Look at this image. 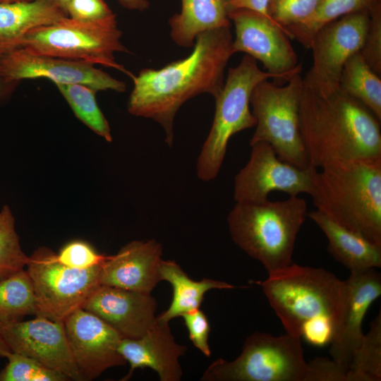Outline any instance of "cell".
Returning a JSON list of instances; mask_svg holds the SVG:
<instances>
[{"label": "cell", "mask_w": 381, "mask_h": 381, "mask_svg": "<svg viewBox=\"0 0 381 381\" xmlns=\"http://www.w3.org/2000/svg\"><path fill=\"white\" fill-rule=\"evenodd\" d=\"M339 89L357 99L381 121V80L367 65L360 52L346 61L340 77Z\"/></svg>", "instance_id": "25"}, {"label": "cell", "mask_w": 381, "mask_h": 381, "mask_svg": "<svg viewBox=\"0 0 381 381\" xmlns=\"http://www.w3.org/2000/svg\"><path fill=\"white\" fill-rule=\"evenodd\" d=\"M186 350V346L176 341L169 322L157 317L143 336L120 340L118 351L131 367L121 380H129L137 368H150L161 381H179L182 376L179 358Z\"/></svg>", "instance_id": "20"}, {"label": "cell", "mask_w": 381, "mask_h": 381, "mask_svg": "<svg viewBox=\"0 0 381 381\" xmlns=\"http://www.w3.org/2000/svg\"><path fill=\"white\" fill-rule=\"evenodd\" d=\"M157 308L151 294L104 285L99 286L82 307L123 338L143 336L155 322Z\"/></svg>", "instance_id": "18"}, {"label": "cell", "mask_w": 381, "mask_h": 381, "mask_svg": "<svg viewBox=\"0 0 381 381\" xmlns=\"http://www.w3.org/2000/svg\"><path fill=\"white\" fill-rule=\"evenodd\" d=\"M344 281L341 315L329 353L332 360L349 370L364 336L362 324L365 313L381 295V274L375 268L352 271Z\"/></svg>", "instance_id": "17"}, {"label": "cell", "mask_w": 381, "mask_h": 381, "mask_svg": "<svg viewBox=\"0 0 381 381\" xmlns=\"http://www.w3.org/2000/svg\"><path fill=\"white\" fill-rule=\"evenodd\" d=\"M307 217V203L298 195L278 201L236 202L227 223L234 243L270 273L292 263L297 235Z\"/></svg>", "instance_id": "5"}, {"label": "cell", "mask_w": 381, "mask_h": 381, "mask_svg": "<svg viewBox=\"0 0 381 381\" xmlns=\"http://www.w3.org/2000/svg\"><path fill=\"white\" fill-rule=\"evenodd\" d=\"M162 246L154 239L133 241L102 265L100 285L151 294L162 281L160 265Z\"/></svg>", "instance_id": "19"}, {"label": "cell", "mask_w": 381, "mask_h": 381, "mask_svg": "<svg viewBox=\"0 0 381 381\" xmlns=\"http://www.w3.org/2000/svg\"><path fill=\"white\" fill-rule=\"evenodd\" d=\"M16 84V83L7 81L0 76V102L12 92Z\"/></svg>", "instance_id": "40"}, {"label": "cell", "mask_w": 381, "mask_h": 381, "mask_svg": "<svg viewBox=\"0 0 381 381\" xmlns=\"http://www.w3.org/2000/svg\"><path fill=\"white\" fill-rule=\"evenodd\" d=\"M29 257L23 251L10 207L0 212V280L24 269Z\"/></svg>", "instance_id": "30"}, {"label": "cell", "mask_w": 381, "mask_h": 381, "mask_svg": "<svg viewBox=\"0 0 381 381\" xmlns=\"http://www.w3.org/2000/svg\"><path fill=\"white\" fill-rule=\"evenodd\" d=\"M370 22L360 53L367 65L381 75V1L369 10Z\"/></svg>", "instance_id": "34"}, {"label": "cell", "mask_w": 381, "mask_h": 381, "mask_svg": "<svg viewBox=\"0 0 381 381\" xmlns=\"http://www.w3.org/2000/svg\"><path fill=\"white\" fill-rule=\"evenodd\" d=\"M298 121L300 134L313 167L381 157L380 121L340 89L323 94L303 83Z\"/></svg>", "instance_id": "2"}, {"label": "cell", "mask_w": 381, "mask_h": 381, "mask_svg": "<svg viewBox=\"0 0 381 381\" xmlns=\"http://www.w3.org/2000/svg\"><path fill=\"white\" fill-rule=\"evenodd\" d=\"M56 258L64 265L78 270H86L102 265L109 255L99 253L85 241L75 240L64 245L59 253H56Z\"/></svg>", "instance_id": "33"}, {"label": "cell", "mask_w": 381, "mask_h": 381, "mask_svg": "<svg viewBox=\"0 0 381 381\" xmlns=\"http://www.w3.org/2000/svg\"><path fill=\"white\" fill-rule=\"evenodd\" d=\"M301 73L294 75L285 86L264 80L253 89L250 104L256 119L250 145L269 143L278 158L296 167H310L299 131V104L302 89Z\"/></svg>", "instance_id": "9"}, {"label": "cell", "mask_w": 381, "mask_h": 381, "mask_svg": "<svg viewBox=\"0 0 381 381\" xmlns=\"http://www.w3.org/2000/svg\"><path fill=\"white\" fill-rule=\"evenodd\" d=\"M66 12V6L69 0H56ZM68 15V14H67Z\"/></svg>", "instance_id": "42"}, {"label": "cell", "mask_w": 381, "mask_h": 381, "mask_svg": "<svg viewBox=\"0 0 381 381\" xmlns=\"http://www.w3.org/2000/svg\"><path fill=\"white\" fill-rule=\"evenodd\" d=\"M125 8L143 11L149 6L148 0H118Z\"/></svg>", "instance_id": "39"}, {"label": "cell", "mask_w": 381, "mask_h": 381, "mask_svg": "<svg viewBox=\"0 0 381 381\" xmlns=\"http://www.w3.org/2000/svg\"><path fill=\"white\" fill-rule=\"evenodd\" d=\"M262 287L286 333L301 338L318 324L335 327L340 318L345 281L322 268L294 263L268 273Z\"/></svg>", "instance_id": "4"}, {"label": "cell", "mask_w": 381, "mask_h": 381, "mask_svg": "<svg viewBox=\"0 0 381 381\" xmlns=\"http://www.w3.org/2000/svg\"><path fill=\"white\" fill-rule=\"evenodd\" d=\"M271 0H222L226 13L237 10L247 9L271 18L269 4Z\"/></svg>", "instance_id": "38"}, {"label": "cell", "mask_w": 381, "mask_h": 381, "mask_svg": "<svg viewBox=\"0 0 381 381\" xmlns=\"http://www.w3.org/2000/svg\"><path fill=\"white\" fill-rule=\"evenodd\" d=\"M348 370L332 359L317 358L308 363L305 381H348Z\"/></svg>", "instance_id": "37"}, {"label": "cell", "mask_w": 381, "mask_h": 381, "mask_svg": "<svg viewBox=\"0 0 381 381\" xmlns=\"http://www.w3.org/2000/svg\"><path fill=\"white\" fill-rule=\"evenodd\" d=\"M250 147L248 162L235 176L236 202H264L274 191L284 192L289 196L311 195L317 168L310 166L301 169L280 160L266 142H258Z\"/></svg>", "instance_id": "12"}, {"label": "cell", "mask_w": 381, "mask_h": 381, "mask_svg": "<svg viewBox=\"0 0 381 381\" xmlns=\"http://www.w3.org/2000/svg\"><path fill=\"white\" fill-rule=\"evenodd\" d=\"M315 171L317 210L341 226L381 245V157L339 161Z\"/></svg>", "instance_id": "3"}, {"label": "cell", "mask_w": 381, "mask_h": 381, "mask_svg": "<svg viewBox=\"0 0 381 381\" xmlns=\"http://www.w3.org/2000/svg\"><path fill=\"white\" fill-rule=\"evenodd\" d=\"M27 272L37 301L36 316L64 321L81 308L100 286L101 266L78 270L61 264L56 253L47 247L37 248L29 257Z\"/></svg>", "instance_id": "10"}, {"label": "cell", "mask_w": 381, "mask_h": 381, "mask_svg": "<svg viewBox=\"0 0 381 381\" xmlns=\"http://www.w3.org/2000/svg\"><path fill=\"white\" fill-rule=\"evenodd\" d=\"M117 23L81 22L68 16L30 30L20 47L36 54L85 61L133 75L115 61L116 52H128Z\"/></svg>", "instance_id": "8"}, {"label": "cell", "mask_w": 381, "mask_h": 381, "mask_svg": "<svg viewBox=\"0 0 381 381\" xmlns=\"http://www.w3.org/2000/svg\"><path fill=\"white\" fill-rule=\"evenodd\" d=\"M230 27L197 36L191 53L159 69L144 68L133 75L128 111L158 123L165 142L174 143V121L179 108L203 93L214 98L224 85V69L234 54Z\"/></svg>", "instance_id": "1"}, {"label": "cell", "mask_w": 381, "mask_h": 381, "mask_svg": "<svg viewBox=\"0 0 381 381\" xmlns=\"http://www.w3.org/2000/svg\"><path fill=\"white\" fill-rule=\"evenodd\" d=\"M180 13L169 20L172 40L192 48L198 35L206 31L230 27L222 0H181Z\"/></svg>", "instance_id": "23"}, {"label": "cell", "mask_w": 381, "mask_h": 381, "mask_svg": "<svg viewBox=\"0 0 381 381\" xmlns=\"http://www.w3.org/2000/svg\"><path fill=\"white\" fill-rule=\"evenodd\" d=\"M227 16L235 27V53H246L274 74L294 75L301 72L289 37L271 18L247 9H237Z\"/></svg>", "instance_id": "14"}, {"label": "cell", "mask_w": 381, "mask_h": 381, "mask_svg": "<svg viewBox=\"0 0 381 381\" xmlns=\"http://www.w3.org/2000/svg\"><path fill=\"white\" fill-rule=\"evenodd\" d=\"M75 116L95 133L112 141L110 126L95 98L97 91L82 84H56Z\"/></svg>", "instance_id": "28"}, {"label": "cell", "mask_w": 381, "mask_h": 381, "mask_svg": "<svg viewBox=\"0 0 381 381\" xmlns=\"http://www.w3.org/2000/svg\"><path fill=\"white\" fill-rule=\"evenodd\" d=\"M33 0H0V3H13L19 1H30Z\"/></svg>", "instance_id": "43"}, {"label": "cell", "mask_w": 381, "mask_h": 381, "mask_svg": "<svg viewBox=\"0 0 381 381\" xmlns=\"http://www.w3.org/2000/svg\"><path fill=\"white\" fill-rule=\"evenodd\" d=\"M64 324L82 380H92L108 368L126 363L118 351L123 337L95 314L81 308L68 315Z\"/></svg>", "instance_id": "15"}, {"label": "cell", "mask_w": 381, "mask_h": 381, "mask_svg": "<svg viewBox=\"0 0 381 381\" xmlns=\"http://www.w3.org/2000/svg\"><path fill=\"white\" fill-rule=\"evenodd\" d=\"M381 380V313L364 334L348 370V381Z\"/></svg>", "instance_id": "29"}, {"label": "cell", "mask_w": 381, "mask_h": 381, "mask_svg": "<svg viewBox=\"0 0 381 381\" xmlns=\"http://www.w3.org/2000/svg\"><path fill=\"white\" fill-rule=\"evenodd\" d=\"M369 22V11H359L321 28L310 46L313 65L302 78L303 84L323 94L339 90L343 67L350 56L361 49Z\"/></svg>", "instance_id": "11"}, {"label": "cell", "mask_w": 381, "mask_h": 381, "mask_svg": "<svg viewBox=\"0 0 381 381\" xmlns=\"http://www.w3.org/2000/svg\"><path fill=\"white\" fill-rule=\"evenodd\" d=\"M0 333L12 352L32 358L47 368L82 380L73 358L64 321L42 316L0 323Z\"/></svg>", "instance_id": "16"}, {"label": "cell", "mask_w": 381, "mask_h": 381, "mask_svg": "<svg viewBox=\"0 0 381 381\" xmlns=\"http://www.w3.org/2000/svg\"><path fill=\"white\" fill-rule=\"evenodd\" d=\"M66 13L81 22L117 23L116 15L104 0H69Z\"/></svg>", "instance_id": "35"}, {"label": "cell", "mask_w": 381, "mask_h": 381, "mask_svg": "<svg viewBox=\"0 0 381 381\" xmlns=\"http://www.w3.org/2000/svg\"><path fill=\"white\" fill-rule=\"evenodd\" d=\"M37 312L33 284L26 270L0 280V323L20 321Z\"/></svg>", "instance_id": "26"}, {"label": "cell", "mask_w": 381, "mask_h": 381, "mask_svg": "<svg viewBox=\"0 0 381 381\" xmlns=\"http://www.w3.org/2000/svg\"><path fill=\"white\" fill-rule=\"evenodd\" d=\"M8 363L0 371V381H66L64 374L28 356L11 352Z\"/></svg>", "instance_id": "31"}, {"label": "cell", "mask_w": 381, "mask_h": 381, "mask_svg": "<svg viewBox=\"0 0 381 381\" xmlns=\"http://www.w3.org/2000/svg\"><path fill=\"white\" fill-rule=\"evenodd\" d=\"M12 352L0 333V357L6 358Z\"/></svg>", "instance_id": "41"}, {"label": "cell", "mask_w": 381, "mask_h": 381, "mask_svg": "<svg viewBox=\"0 0 381 381\" xmlns=\"http://www.w3.org/2000/svg\"><path fill=\"white\" fill-rule=\"evenodd\" d=\"M308 363L301 338L288 333L248 336L234 361L218 358L205 370L202 381H305Z\"/></svg>", "instance_id": "7"}, {"label": "cell", "mask_w": 381, "mask_h": 381, "mask_svg": "<svg viewBox=\"0 0 381 381\" xmlns=\"http://www.w3.org/2000/svg\"><path fill=\"white\" fill-rule=\"evenodd\" d=\"M162 280L172 286L173 296L169 307L157 317L168 322L183 313L200 308L206 292L211 289H231L235 286L226 282L204 278L200 281L191 279L174 260H162Z\"/></svg>", "instance_id": "24"}, {"label": "cell", "mask_w": 381, "mask_h": 381, "mask_svg": "<svg viewBox=\"0 0 381 381\" xmlns=\"http://www.w3.org/2000/svg\"><path fill=\"white\" fill-rule=\"evenodd\" d=\"M381 0H323L315 11L302 22L286 27L289 38L296 39L307 48L318 31L326 24L349 13L369 11Z\"/></svg>", "instance_id": "27"}, {"label": "cell", "mask_w": 381, "mask_h": 381, "mask_svg": "<svg viewBox=\"0 0 381 381\" xmlns=\"http://www.w3.org/2000/svg\"><path fill=\"white\" fill-rule=\"evenodd\" d=\"M0 76L18 83L24 79L44 78L56 84L78 83L95 91L126 90L124 82L95 67L92 64L40 55L18 47L0 56Z\"/></svg>", "instance_id": "13"}, {"label": "cell", "mask_w": 381, "mask_h": 381, "mask_svg": "<svg viewBox=\"0 0 381 381\" xmlns=\"http://www.w3.org/2000/svg\"><path fill=\"white\" fill-rule=\"evenodd\" d=\"M323 0H271L269 15L285 31L310 17Z\"/></svg>", "instance_id": "32"}, {"label": "cell", "mask_w": 381, "mask_h": 381, "mask_svg": "<svg viewBox=\"0 0 381 381\" xmlns=\"http://www.w3.org/2000/svg\"><path fill=\"white\" fill-rule=\"evenodd\" d=\"M308 217L327 238L330 255L351 272L381 267V245L341 226L317 210L308 212Z\"/></svg>", "instance_id": "22"}, {"label": "cell", "mask_w": 381, "mask_h": 381, "mask_svg": "<svg viewBox=\"0 0 381 381\" xmlns=\"http://www.w3.org/2000/svg\"><path fill=\"white\" fill-rule=\"evenodd\" d=\"M67 16L56 0L0 3V56L20 47L30 30Z\"/></svg>", "instance_id": "21"}, {"label": "cell", "mask_w": 381, "mask_h": 381, "mask_svg": "<svg viewBox=\"0 0 381 381\" xmlns=\"http://www.w3.org/2000/svg\"><path fill=\"white\" fill-rule=\"evenodd\" d=\"M292 76L263 71L257 61L247 54L237 66L229 69L224 85L214 97L213 122L197 159L196 174L200 180H214L219 172L231 136L255 126L256 119L250 109L255 87L264 80L288 81Z\"/></svg>", "instance_id": "6"}, {"label": "cell", "mask_w": 381, "mask_h": 381, "mask_svg": "<svg viewBox=\"0 0 381 381\" xmlns=\"http://www.w3.org/2000/svg\"><path fill=\"white\" fill-rule=\"evenodd\" d=\"M181 317L183 319L194 346L209 357L211 354L208 343L210 326L206 315L198 308L185 313Z\"/></svg>", "instance_id": "36"}]
</instances>
